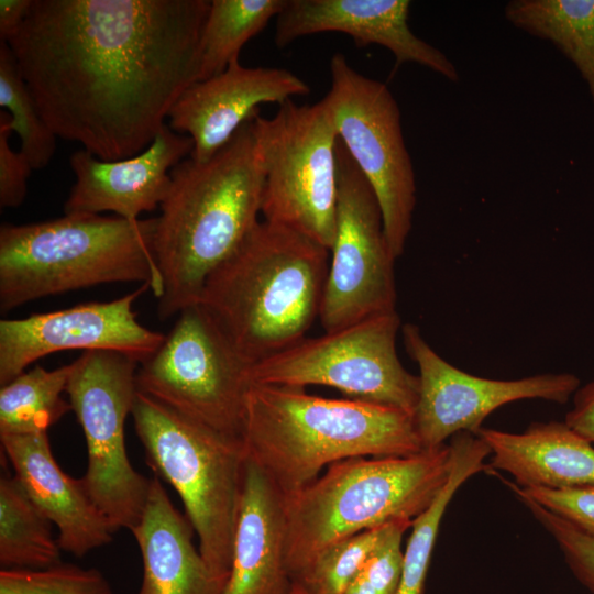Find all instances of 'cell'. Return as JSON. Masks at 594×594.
I'll return each instance as SVG.
<instances>
[{"instance_id": "obj_1", "label": "cell", "mask_w": 594, "mask_h": 594, "mask_svg": "<svg viewBox=\"0 0 594 594\" xmlns=\"http://www.w3.org/2000/svg\"><path fill=\"white\" fill-rule=\"evenodd\" d=\"M208 0H33L7 42L57 138L106 162L155 139L198 81Z\"/></svg>"}, {"instance_id": "obj_2", "label": "cell", "mask_w": 594, "mask_h": 594, "mask_svg": "<svg viewBox=\"0 0 594 594\" xmlns=\"http://www.w3.org/2000/svg\"><path fill=\"white\" fill-rule=\"evenodd\" d=\"M170 176L153 239L162 320L199 304L209 275L260 221L264 169L252 119L211 158H185Z\"/></svg>"}, {"instance_id": "obj_3", "label": "cell", "mask_w": 594, "mask_h": 594, "mask_svg": "<svg viewBox=\"0 0 594 594\" xmlns=\"http://www.w3.org/2000/svg\"><path fill=\"white\" fill-rule=\"evenodd\" d=\"M242 441L245 457L285 496L341 460L424 451L414 416L404 410L263 384H252L248 391Z\"/></svg>"}, {"instance_id": "obj_4", "label": "cell", "mask_w": 594, "mask_h": 594, "mask_svg": "<svg viewBox=\"0 0 594 594\" xmlns=\"http://www.w3.org/2000/svg\"><path fill=\"white\" fill-rule=\"evenodd\" d=\"M329 250L258 221L207 278L199 304L252 365L306 338L317 318Z\"/></svg>"}, {"instance_id": "obj_5", "label": "cell", "mask_w": 594, "mask_h": 594, "mask_svg": "<svg viewBox=\"0 0 594 594\" xmlns=\"http://www.w3.org/2000/svg\"><path fill=\"white\" fill-rule=\"evenodd\" d=\"M156 217L65 213L53 220L0 227V311L108 283L161 279L153 254Z\"/></svg>"}, {"instance_id": "obj_6", "label": "cell", "mask_w": 594, "mask_h": 594, "mask_svg": "<svg viewBox=\"0 0 594 594\" xmlns=\"http://www.w3.org/2000/svg\"><path fill=\"white\" fill-rule=\"evenodd\" d=\"M451 470V449L405 457H355L334 462L285 496L286 562L293 580L324 548L395 520H414L435 501Z\"/></svg>"}, {"instance_id": "obj_7", "label": "cell", "mask_w": 594, "mask_h": 594, "mask_svg": "<svg viewBox=\"0 0 594 594\" xmlns=\"http://www.w3.org/2000/svg\"><path fill=\"white\" fill-rule=\"evenodd\" d=\"M131 416L147 463L178 493L204 560L227 583L245 463L243 441L140 392Z\"/></svg>"}, {"instance_id": "obj_8", "label": "cell", "mask_w": 594, "mask_h": 594, "mask_svg": "<svg viewBox=\"0 0 594 594\" xmlns=\"http://www.w3.org/2000/svg\"><path fill=\"white\" fill-rule=\"evenodd\" d=\"M253 132L264 169L263 220L294 230L330 250L336 234L338 134L324 99L279 105L256 114Z\"/></svg>"}, {"instance_id": "obj_9", "label": "cell", "mask_w": 594, "mask_h": 594, "mask_svg": "<svg viewBox=\"0 0 594 594\" xmlns=\"http://www.w3.org/2000/svg\"><path fill=\"white\" fill-rule=\"evenodd\" d=\"M178 315L160 348L139 364L138 392L242 440L252 364L204 306L196 304Z\"/></svg>"}, {"instance_id": "obj_10", "label": "cell", "mask_w": 594, "mask_h": 594, "mask_svg": "<svg viewBox=\"0 0 594 594\" xmlns=\"http://www.w3.org/2000/svg\"><path fill=\"white\" fill-rule=\"evenodd\" d=\"M400 328V318L393 311L319 337H306L253 364L252 384L328 386L350 399L394 407L414 416L419 380L404 367L397 354Z\"/></svg>"}, {"instance_id": "obj_11", "label": "cell", "mask_w": 594, "mask_h": 594, "mask_svg": "<svg viewBox=\"0 0 594 594\" xmlns=\"http://www.w3.org/2000/svg\"><path fill=\"white\" fill-rule=\"evenodd\" d=\"M73 364L66 393L88 451L81 483L116 531L131 530L143 514L151 484L132 466L124 442L139 363L121 353L96 350L82 352Z\"/></svg>"}, {"instance_id": "obj_12", "label": "cell", "mask_w": 594, "mask_h": 594, "mask_svg": "<svg viewBox=\"0 0 594 594\" xmlns=\"http://www.w3.org/2000/svg\"><path fill=\"white\" fill-rule=\"evenodd\" d=\"M324 100L342 142L378 200L394 255L404 251L416 206V178L400 110L386 84L355 70L337 53Z\"/></svg>"}, {"instance_id": "obj_13", "label": "cell", "mask_w": 594, "mask_h": 594, "mask_svg": "<svg viewBox=\"0 0 594 594\" xmlns=\"http://www.w3.org/2000/svg\"><path fill=\"white\" fill-rule=\"evenodd\" d=\"M336 234L320 306L324 332L396 311L395 261L378 200L340 140Z\"/></svg>"}, {"instance_id": "obj_14", "label": "cell", "mask_w": 594, "mask_h": 594, "mask_svg": "<svg viewBox=\"0 0 594 594\" xmlns=\"http://www.w3.org/2000/svg\"><path fill=\"white\" fill-rule=\"evenodd\" d=\"M402 333L406 352L419 370L414 420L424 450L444 444L458 432L475 433L501 406L532 398L565 404L580 387L579 377L570 373L510 381L479 377L443 360L416 324L405 323Z\"/></svg>"}, {"instance_id": "obj_15", "label": "cell", "mask_w": 594, "mask_h": 594, "mask_svg": "<svg viewBox=\"0 0 594 594\" xmlns=\"http://www.w3.org/2000/svg\"><path fill=\"white\" fill-rule=\"evenodd\" d=\"M148 284L111 301L0 321V386L45 355L67 350L111 351L139 364L162 344L165 334L141 324L133 302Z\"/></svg>"}, {"instance_id": "obj_16", "label": "cell", "mask_w": 594, "mask_h": 594, "mask_svg": "<svg viewBox=\"0 0 594 594\" xmlns=\"http://www.w3.org/2000/svg\"><path fill=\"white\" fill-rule=\"evenodd\" d=\"M309 86L278 67H245L233 61L221 74L190 85L168 114V125L191 138L190 157L206 162L221 150L262 103L306 96Z\"/></svg>"}, {"instance_id": "obj_17", "label": "cell", "mask_w": 594, "mask_h": 594, "mask_svg": "<svg viewBox=\"0 0 594 594\" xmlns=\"http://www.w3.org/2000/svg\"><path fill=\"white\" fill-rule=\"evenodd\" d=\"M190 136L165 123L140 154L106 162L86 150L70 156L75 184L64 205L65 213L113 212L138 220L161 207L172 185V169L191 155Z\"/></svg>"}, {"instance_id": "obj_18", "label": "cell", "mask_w": 594, "mask_h": 594, "mask_svg": "<svg viewBox=\"0 0 594 594\" xmlns=\"http://www.w3.org/2000/svg\"><path fill=\"white\" fill-rule=\"evenodd\" d=\"M409 8L407 0H287L276 16L274 41L283 48L302 36L340 32L358 47L384 46L396 65L416 63L458 81L459 73L448 56L410 30Z\"/></svg>"}, {"instance_id": "obj_19", "label": "cell", "mask_w": 594, "mask_h": 594, "mask_svg": "<svg viewBox=\"0 0 594 594\" xmlns=\"http://www.w3.org/2000/svg\"><path fill=\"white\" fill-rule=\"evenodd\" d=\"M2 451L37 509L58 529L62 550L84 557L112 541L113 526L81 480L65 473L52 453L47 431L0 436Z\"/></svg>"}, {"instance_id": "obj_20", "label": "cell", "mask_w": 594, "mask_h": 594, "mask_svg": "<svg viewBox=\"0 0 594 594\" xmlns=\"http://www.w3.org/2000/svg\"><path fill=\"white\" fill-rule=\"evenodd\" d=\"M285 496L245 457L231 569L222 594H290Z\"/></svg>"}, {"instance_id": "obj_21", "label": "cell", "mask_w": 594, "mask_h": 594, "mask_svg": "<svg viewBox=\"0 0 594 594\" xmlns=\"http://www.w3.org/2000/svg\"><path fill=\"white\" fill-rule=\"evenodd\" d=\"M193 530L155 475L143 514L130 530L143 563L138 594H222L226 582L210 570L196 549Z\"/></svg>"}, {"instance_id": "obj_22", "label": "cell", "mask_w": 594, "mask_h": 594, "mask_svg": "<svg viewBox=\"0 0 594 594\" xmlns=\"http://www.w3.org/2000/svg\"><path fill=\"white\" fill-rule=\"evenodd\" d=\"M491 449L487 471L509 473L521 487L594 485V448L565 422H532L521 433L481 427Z\"/></svg>"}, {"instance_id": "obj_23", "label": "cell", "mask_w": 594, "mask_h": 594, "mask_svg": "<svg viewBox=\"0 0 594 594\" xmlns=\"http://www.w3.org/2000/svg\"><path fill=\"white\" fill-rule=\"evenodd\" d=\"M451 470L449 479L431 505L411 524L403 556L397 594H425V584L440 522L451 498L471 476L487 471L484 463L491 455L487 443L473 432H458L450 439Z\"/></svg>"}, {"instance_id": "obj_24", "label": "cell", "mask_w": 594, "mask_h": 594, "mask_svg": "<svg viewBox=\"0 0 594 594\" xmlns=\"http://www.w3.org/2000/svg\"><path fill=\"white\" fill-rule=\"evenodd\" d=\"M505 16L516 28L551 42L573 62L594 106V0H513Z\"/></svg>"}, {"instance_id": "obj_25", "label": "cell", "mask_w": 594, "mask_h": 594, "mask_svg": "<svg viewBox=\"0 0 594 594\" xmlns=\"http://www.w3.org/2000/svg\"><path fill=\"white\" fill-rule=\"evenodd\" d=\"M52 522L14 476L0 479V564L2 569L42 570L61 564Z\"/></svg>"}, {"instance_id": "obj_26", "label": "cell", "mask_w": 594, "mask_h": 594, "mask_svg": "<svg viewBox=\"0 0 594 594\" xmlns=\"http://www.w3.org/2000/svg\"><path fill=\"white\" fill-rule=\"evenodd\" d=\"M74 364L55 370L35 366L0 389V436L45 432L72 410L62 394Z\"/></svg>"}, {"instance_id": "obj_27", "label": "cell", "mask_w": 594, "mask_h": 594, "mask_svg": "<svg viewBox=\"0 0 594 594\" xmlns=\"http://www.w3.org/2000/svg\"><path fill=\"white\" fill-rule=\"evenodd\" d=\"M287 0H212L200 40L198 81L224 72L243 45L277 16Z\"/></svg>"}, {"instance_id": "obj_28", "label": "cell", "mask_w": 594, "mask_h": 594, "mask_svg": "<svg viewBox=\"0 0 594 594\" xmlns=\"http://www.w3.org/2000/svg\"><path fill=\"white\" fill-rule=\"evenodd\" d=\"M0 107L9 114L10 128L20 139L19 151L31 167H46L54 156L57 136L40 113L6 42H0Z\"/></svg>"}, {"instance_id": "obj_29", "label": "cell", "mask_w": 594, "mask_h": 594, "mask_svg": "<svg viewBox=\"0 0 594 594\" xmlns=\"http://www.w3.org/2000/svg\"><path fill=\"white\" fill-rule=\"evenodd\" d=\"M387 525L328 546L295 579L294 585L304 594H341L366 564Z\"/></svg>"}, {"instance_id": "obj_30", "label": "cell", "mask_w": 594, "mask_h": 594, "mask_svg": "<svg viewBox=\"0 0 594 594\" xmlns=\"http://www.w3.org/2000/svg\"><path fill=\"white\" fill-rule=\"evenodd\" d=\"M0 594H113L97 569L57 564L42 570L1 569Z\"/></svg>"}, {"instance_id": "obj_31", "label": "cell", "mask_w": 594, "mask_h": 594, "mask_svg": "<svg viewBox=\"0 0 594 594\" xmlns=\"http://www.w3.org/2000/svg\"><path fill=\"white\" fill-rule=\"evenodd\" d=\"M413 520L400 519L386 530L366 564L341 594H397L404 550L403 536Z\"/></svg>"}, {"instance_id": "obj_32", "label": "cell", "mask_w": 594, "mask_h": 594, "mask_svg": "<svg viewBox=\"0 0 594 594\" xmlns=\"http://www.w3.org/2000/svg\"><path fill=\"white\" fill-rule=\"evenodd\" d=\"M518 499L553 538L574 576L594 594V538L532 499Z\"/></svg>"}, {"instance_id": "obj_33", "label": "cell", "mask_w": 594, "mask_h": 594, "mask_svg": "<svg viewBox=\"0 0 594 594\" xmlns=\"http://www.w3.org/2000/svg\"><path fill=\"white\" fill-rule=\"evenodd\" d=\"M502 480L517 497L532 499L594 538V485L568 488L521 487L504 477Z\"/></svg>"}, {"instance_id": "obj_34", "label": "cell", "mask_w": 594, "mask_h": 594, "mask_svg": "<svg viewBox=\"0 0 594 594\" xmlns=\"http://www.w3.org/2000/svg\"><path fill=\"white\" fill-rule=\"evenodd\" d=\"M12 133L9 114L0 111V207L18 208L26 195V183L33 168L20 151L9 144Z\"/></svg>"}, {"instance_id": "obj_35", "label": "cell", "mask_w": 594, "mask_h": 594, "mask_svg": "<svg viewBox=\"0 0 594 594\" xmlns=\"http://www.w3.org/2000/svg\"><path fill=\"white\" fill-rule=\"evenodd\" d=\"M573 408L565 416V425L575 433L594 443V380L574 393Z\"/></svg>"}, {"instance_id": "obj_36", "label": "cell", "mask_w": 594, "mask_h": 594, "mask_svg": "<svg viewBox=\"0 0 594 594\" xmlns=\"http://www.w3.org/2000/svg\"><path fill=\"white\" fill-rule=\"evenodd\" d=\"M33 0H0V42H9L24 22Z\"/></svg>"}, {"instance_id": "obj_37", "label": "cell", "mask_w": 594, "mask_h": 594, "mask_svg": "<svg viewBox=\"0 0 594 594\" xmlns=\"http://www.w3.org/2000/svg\"><path fill=\"white\" fill-rule=\"evenodd\" d=\"M290 594H304L298 587L294 585L293 591Z\"/></svg>"}]
</instances>
